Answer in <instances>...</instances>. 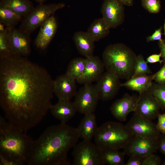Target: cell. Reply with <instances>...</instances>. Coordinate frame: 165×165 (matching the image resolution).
Segmentation results:
<instances>
[{"mask_svg":"<svg viewBox=\"0 0 165 165\" xmlns=\"http://www.w3.org/2000/svg\"><path fill=\"white\" fill-rule=\"evenodd\" d=\"M0 5L9 8L23 17L30 13L35 8L30 0H0Z\"/></svg>","mask_w":165,"mask_h":165,"instance_id":"cell-23","label":"cell"},{"mask_svg":"<svg viewBox=\"0 0 165 165\" xmlns=\"http://www.w3.org/2000/svg\"><path fill=\"white\" fill-rule=\"evenodd\" d=\"M161 162L160 157L152 153L145 157L142 165H160L162 164Z\"/></svg>","mask_w":165,"mask_h":165,"instance_id":"cell-32","label":"cell"},{"mask_svg":"<svg viewBox=\"0 0 165 165\" xmlns=\"http://www.w3.org/2000/svg\"><path fill=\"white\" fill-rule=\"evenodd\" d=\"M123 5L131 6L132 5L134 0H117Z\"/></svg>","mask_w":165,"mask_h":165,"instance_id":"cell-41","label":"cell"},{"mask_svg":"<svg viewBox=\"0 0 165 165\" xmlns=\"http://www.w3.org/2000/svg\"><path fill=\"white\" fill-rule=\"evenodd\" d=\"M119 150L108 149L102 150V155L105 164L125 165V154Z\"/></svg>","mask_w":165,"mask_h":165,"instance_id":"cell-28","label":"cell"},{"mask_svg":"<svg viewBox=\"0 0 165 165\" xmlns=\"http://www.w3.org/2000/svg\"><path fill=\"white\" fill-rule=\"evenodd\" d=\"M86 59L84 72L81 77L76 81L79 84H90L97 81L104 72V65L99 57L93 55Z\"/></svg>","mask_w":165,"mask_h":165,"instance_id":"cell-17","label":"cell"},{"mask_svg":"<svg viewBox=\"0 0 165 165\" xmlns=\"http://www.w3.org/2000/svg\"><path fill=\"white\" fill-rule=\"evenodd\" d=\"M65 6L63 3L38 4L30 13L23 17L19 28L31 34L57 11Z\"/></svg>","mask_w":165,"mask_h":165,"instance_id":"cell-6","label":"cell"},{"mask_svg":"<svg viewBox=\"0 0 165 165\" xmlns=\"http://www.w3.org/2000/svg\"><path fill=\"white\" fill-rule=\"evenodd\" d=\"M163 28L161 26L159 28L156 30L151 35L147 37L146 40L147 42L154 41L156 40L160 41L162 39V36Z\"/></svg>","mask_w":165,"mask_h":165,"instance_id":"cell-35","label":"cell"},{"mask_svg":"<svg viewBox=\"0 0 165 165\" xmlns=\"http://www.w3.org/2000/svg\"><path fill=\"white\" fill-rule=\"evenodd\" d=\"M98 128L94 112L84 115L77 127L80 138L90 141L94 137Z\"/></svg>","mask_w":165,"mask_h":165,"instance_id":"cell-21","label":"cell"},{"mask_svg":"<svg viewBox=\"0 0 165 165\" xmlns=\"http://www.w3.org/2000/svg\"><path fill=\"white\" fill-rule=\"evenodd\" d=\"M73 165H105L102 150L95 143L83 140L76 144L72 152Z\"/></svg>","mask_w":165,"mask_h":165,"instance_id":"cell-7","label":"cell"},{"mask_svg":"<svg viewBox=\"0 0 165 165\" xmlns=\"http://www.w3.org/2000/svg\"><path fill=\"white\" fill-rule=\"evenodd\" d=\"M9 28L13 55L27 57L31 53V34L15 27Z\"/></svg>","mask_w":165,"mask_h":165,"instance_id":"cell-12","label":"cell"},{"mask_svg":"<svg viewBox=\"0 0 165 165\" xmlns=\"http://www.w3.org/2000/svg\"><path fill=\"white\" fill-rule=\"evenodd\" d=\"M155 74L131 77L125 82L121 83V87H126L131 90L138 92L139 94L148 91L154 80Z\"/></svg>","mask_w":165,"mask_h":165,"instance_id":"cell-22","label":"cell"},{"mask_svg":"<svg viewBox=\"0 0 165 165\" xmlns=\"http://www.w3.org/2000/svg\"><path fill=\"white\" fill-rule=\"evenodd\" d=\"M163 28H164V34H163L164 35V36H165V19L164 20V25H163ZM164 39H165V38Z\"/></svg>","mask_w":165,"mask_h":165,"instance_id":"cell-43","label":"cell"},{"mask_svg":"<svg viewBox=\"0 0 165 165\" xmlns=\"http://www.w3.org/2000/svg\"><path fill=\"white\" fill-rule=\"evenodd\" d=\"M76 80L66 73L54 80L53 93L58 100H70L76 93Z\"/></svg>","mask_w":165,"mask_h":165,"instance_id":"cell-16","label":"cell"},{"mask_svg":"<svg viewBox=\"0 0 165 165\" xmlns=\"http://www.w3.org/2000/svg\"><path fill=\"white\" fill-rule=\"evenodd\" d=\"M160 106L156 99L148 91L139 94L134 113L151 120L160 113Z\"/></svg>","mask_w":165,"mask_h":165,"instance_id":"cell-14","label":"cell"},{"mask_svg":"<svg viewBox=\"0 0 165 165\" xmlns=\"http://www.w3.org/2000/svg\"><path fill=\"white\" fill-rule=\"evenodd\" d=\"M161 54L160 53L159 54H152L146 59V61L148 63L153 64L159 62L160 64L163 63L162 60H160Z\"/></svg>","mask_w":165,"mask_h":165,"instance_id":"cell-37","label":"cell"},{"mask_svg":"<svg viewBox=\"0 0 165 165\" xmlns=\"http://www.w3.org/2000/svg\"><path fill=\"white\" fill-rule=\"evenodd\" d=\"M158 139L134 135L123 148V152L125 155L129 156L137 155L145 157L150 154L156 152L158 150Z\"/></svg>","mask_w":165,"mask_h":165,"instance_id":"cell-11","label":"cell"},{"mask_svg":"<svg viewBox=\"0 0 165 165\" xmlns=\"http://www.w3.org/2000/svg\"><path fill=\"white\" fill-rule=\"evenodd\" d=\"M154 80L155 82L160 84H165V64L155 73Z\"/></svg>","mask_w":165,"mask_h":165,"instance_id":"cell-33","label":"cell"},{"mask_svg":"<svg viewBox=\"0 0 165 165\" xmlns=\"http://www.w3.org/2000/svg\"><path fill=\"white\" fill-rule=\"evenodd\" d=\"M119 79L107 71L103 73L95 85L100 100H110L116 96L121 87Z\"/></svg>","mask_w":165,"mask_h":165,"instance_id":"cell-9","label":"cell"},{"mask_svg":"<svg viewBox=\"0 0 165 165\" xmlns=\"http://www.w3.org/2000/svg\"><path fill=\"white\" fill-rule=\"evenodd\" d=\"M145 157L137 155L130 156L125 165H142Z\"/></svg>","mask_w":165,"mask_h":165,"instance_id":"cell-34","label":"cell"},{"mask_svg":"<svg viewBox=\"0 0 165 165\" xmlns=\"http://www.w3.org/2000/svg\"><path fill=\"white\" fill-rule=\"evenodd\" d=\"M138 98L139 96L125 94L112 104L110 108L111 113L119 121H126L128 114L135 111Z\"/></svg>","mask_w":165,"mask_h":165,"instance_id":"cell-15","label":"cell"},{"mask_svg":"<svg viewBox=\"0 0 165 165\" xmlns=\"http://www.w3.org/2000/svg\"><path fill=\"white\" fill-rule=\"evenodd\" d=\"M23 17L11 9L0 5V23L6 27H15Z\"/></svg>","mask_w":165,"mask_h":165,"instance_id":"cell-25","label":"cell"},{"mask_svg":"<svg viewBox=\"0 0 165 165\" xmlns=\"http://www.w3.org/2000/svg\"><path fill=\"white\" fill-rule=\"evenodd\" d=\"M12 55L9 28L0 23V59Z\"/></svg>","mask_w":165,"mask_h":165,"instance_id":"cell-26","label":"cell"},{"mask_svg":"<svg viewBox=\"0 0 165 165\" xmlns=\"http://www.w3.org/2000/svg\"><path fill=\"white\" fill-rule=\"evenodd\" d=\"M101 12L102 17L110 28H116L124 21L123 7L117 0H104L101 6Z\"/></svg>","mask_w":165,"mask_h":165,"instance_id":"cell-13","label":"cell"},{"mask_svg":"<svg viewBox=\"0 0 165 165\" xmlns=\"http://www.w3.org/2000/svg\"><path fill=\"white\" fill-rule=\"evenodd\" d=\"M157 128L161 134H165V112L160 113L157 117Z\"/></svg>","mask_w":165,"mask_h":165,"instance_id":"cell-36","label":"cell"},{"mask_svg":"<svg viewBox=\"0 0 165 165\" xmlns=\"http://www.w3.org/2000/svg\"><path fill=\"white\" fill-rule=\"evenodd\" d=\"M134 135L127 126L115 121L106 122L98 127L94 137L102 150L124 148Z\"/></svg>","mask_w":165,"mask_h":165,"instance_id":"cell-5","label":"cell"},{"mask_svg":"<svg viewBox=\"0 0 165 165\" xmlns=\"http://www.w3.org/2000/svg\"><path fill=\"white\" fill-rule=\"evenodd\" d=\"M110 28L102 17L94 20L90 25L87 32L95 42L107 36L109 33Z\"/></svg>","mask_w":165,"mask_h":165,"instance_id":"cell-24","label":"cell"},{"mask_svg":"<svg viewBox=\"0 0 165 165\" xmlns=\"http://www.w3.org/2000/svg\"><path fill=\"white\" fill-rule=\"evenodd\" d=\"M34 140L0 116V154L18 163L27 164Z\"/></svg>","mask_w":165,"mask_h":165,"instance_id":"cell-3","label":"cell"},{"mask_svg":"<svg viewBox=\"0 0 165 165\" xmlns=\"http://www.w3.org/2000/svg\"><path fill=\"white\" fill-rule=\"evenodd\" d=\"M57 27L56 19L52 15L40 26L35 40V46L40 50H45L54 36Z\"/></svg>","mask_w":165,"mask_h":165,"instance_id":"cell-18","label":"cell"},{"mask_svg":"<svg viewBox=\"0 0 165 165\" xmlns=\"http://www.w3.org/2000/svg\"><path fill=\"white\" fill-rule=\"evenodd\" d=\"M80 138L79 131L66 123L50 126L34 140L28 165H70L69 150Z\"/></svg>","mask_w":165,"mask_h":165,"instance_id":"cell-2","label":"cell"},{"mask_svg":"<svg viewBox=\"0 0 165 165\" xmlns=\"http://www.w3.org/2000/svg\"><path fill=\"white\" fill-rule=\"evenodd\" d=\"M148 91L157 101L161 108L165 111V84L153 82Z\"/></svg>","mask_w":165,"mask_h":165,"instance_id":"cell-29","label":"cell"},{"mask_svg":"<svg viewBox=\"0 0 165 165\" xmlns=\"http://www.w3.org/2000/svg\"><path fill=\"white\" fill-rule=\"evenodd\" d=\"M86 58L77 57L72 59L70 62L65 73L76 81L82 75L85 68Z\"/></svg>","mask_w":165,"mask_h":165,"instance_id":"cell-27","label":"cell"},{"mask_svg":"<svg viewBox=\"0 0 165 165\" xmlns=\"http://www.w3.org/2000/svg\"><path fill=\"white\" fill-rule=\"evenodd\" d=\"M49 110L55 118L64 123L72 118L77 112L73 102L70 100H58L56 104L51 105Z\"/></svg>","mask_w":165,"mask_h":165,"instance_id":"cell-19","label":"cell"},{"mask_svg":"<svg viewBox=\"0 0 165 165\" xmlns=\"http://www.w3.org/2000/svg\"><path fill=\"white\" fill-rule=\"evenodd\" d=\"M158 141V149L165 156V134H161Z\"/></svg>","mask_w":165,"mask_h":165,"instance_id":"cell-38","label":"cell"},{"mask_svg":"<svg viewBox=\"0 0 165 165\" xmlns=\"http://www.w3.org/2000/svg\"><path fill=\"white\" fill-rule=\"evenodd\" d=\"M137 56L129 47L117 43L106 47L102 54V61L106 71L120 79L127 80L133 74Z\"/></svg>","mask_w":165,"mask_h":165,"instance_id":"cell-4","label":"cell"},{"mask_svg":"<svg viewBox=\"0 0 165 165\" xmlns=\"http://www.w3.org/2000/svg\"><path fill=\"white\" fill-rule=\"evenodd\" d=\"M38 4L44 3L46 1V0H34Z\"/></svg>","mask_w":165,"mask_h":165,"instance_id":"cell-42","label":"cell"},{"mask_svg":"<svg viewBox=\"0 0 165 165\" xmlns=\"http://www.w3.org/2000/svg\"><path fill=\"white\" fill-rule=\"evenodd\" d=\"M162 165H165V159L164 161L162 163Z\"/></svg>","mask_w":165,"mask_h":165,"instance_id":"cell-44","label":"cell"},{"mask_svg":"<svg viewBox=\"0 0 165 165\" xmlns=\"http://www.w3.org/2000/svg\"><path fill=\"white\" fill-rule=\"evenodd\" d=\"M0 165H20L16 162L8 159L0 154Z\"/></svg>","mask_w":165,"mask_h":165,"instance_id":"cell-39","label":"cell"},{"mask_svg":"<svg viewBox=\"0 0 165 165\" xmlns=\"http://www.w3.org/2000/svg\"><path fill=\"white\" fill-rule=\"evenodd\" d=\"M73 40L80 54L85 58L93 55L95 42L87 32L79 31L75 32L73 35Z\"/></svg>","mask_w":165,"mask_h":165,"instance_id":"cell-20","label":"cell"},{"mask_svg":"<svg viewBox=\"0 0 165 165\" xmlns=\"http://www.w3.org/2000/svg\"><path fill=\"white\" fill-rule=\"evenodd\" d=\"M158 46L160 50L163 64H165V39L158 41Z\"/></svg>","mask_w":165,"mask_h":165,"instance_id":"cell-40","label":"cell"},{"mask_svg":"<svg viewBox=\"0 0 165 165\" xmlns=\"http://www.w3.org/2000/svg\"><path fill=\"white\" fill-rule=\"evenodd\" d=\"M126 125L134 135L158 139L161 134L152 120L134 113Z\"/></svg>","mask_w":165,"mask_h":165,"instance_id":"cell-10","label":"cell"},{"mask_svg":"<svg viewBox=\"0 0 165 165\" xmlns=\"http://www.w3.org/2000/svg\"><path fill=\"white\" fill-rule=\"evenodd\" d=\"M143 7L151 13H157L160 11L161 5L160 0H142Z\"/></svg>","mask_w":165,"mask_h":165,"instance_id":"cell-31","label":"cell"},{"mask_svg":"<svg viewBox=\"0 0 165 165\" xmlns=\"http://www.w3.org/2000/svg\"><path fill=\"white\" fill-rule=\"evenodd\" d=\"M54 80L44 68L27 57L0 59V105L7 120L26 132L50 110Z\"/></svg>","mask_w":165,"mask_h":165,"instance_id":"cell-1","label":"cell"},{"mask_svg":"<svg viewBox=\"0 0 165 165\" xmlns=\"http://www.w3.org/2000/svg\"><path fill=\"white\" fill-rule=\"evenodd\" d=\"M147 64L142 54L137 56L133 74L131 77L151 74L152 71Z\"/></svg>","mask_w":165,"mask_h":165,"instance_id":"cell-30","label":"cell"},{"mask_svg":"<svg viewBox=\"0 0 165 165\" xmlns=\"http://www.w3.org/2000/svg\"><path fill=\"white\" fill-rule=\"evenodd\" d=\"M75 97L73 102L77 112L84 115L94 112L100 100L95 85L92 83L84 85Z\"/></svg>","mask_w":165,"mask_h":165,"instance_id":"cell-8","label":"cell"}]
</instances>
